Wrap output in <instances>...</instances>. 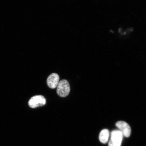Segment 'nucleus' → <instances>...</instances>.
Instances as JSON below:
<instances>
[{
  "instance_id": "obj_1",
  "label": "nucleus",
  "mask_w": 146,
  "mask_h": 146,
  "mask_svg": "<svg viewBox=\"0 0 146 146\" xmlns=\"http://www.w3.org/2000/svg\"><path fill=\"white\" fill-rule=\"evenodd\" d=\"M70 91V86L68 81L63 80L59 82L56 89L58 95L61 97H65L68 95Z\"/></svg>"
},
{
  "instance_id": "obj_2",
  "label": "nucleus",
  "mask_w": 146,
  "mask_h": 146,
  "mask_svg": "<svg viewBox=\"0 0 146 146\" xmlns=\"http://www.w3.org/2000/svg\"><path fill=\"white\" fill-rule=\"evenodd\" d=\"M111 136L108 146H121L124 136L121 131L119 130L113 131Z\"/></svg>"
},
{
  "instance_id": "obj_3",
  "label": "nucleus",
  "mask_w": 146,
  "mask_h": 146,
  "mask_svg": "<svg viewBox=\"0 0 146 146\" xmlns=\"http://www.w3.org/2000/svg\"><path fill=\"white\" fill-rule=\"evenodd\" d=\"M46 103V100L43 96H36L33 97L29 102V106L32 108L42 106Z\"/></svg>"
},
{
  "instance_id": "obj_4",
  "label": "nucleus",
  "mask_w": 146,
  "mask_h": 146,
  "mask_svg": "<svg viewBox=\"0 0 146 146\" xmlns=\"http://www.w3.org/2000/svg\"><path fill=\"white\" fill-rule=\"evenodd\" d=\"M116 125L119 130L123 133V135L126 137L130 136L131 133V129L129 125L125 122L119 121L116 124Z\"/></svg>"
},
{
  "instance_id": "obj_5",
  "label": "nucleus",
  "mask_w": 146,
  "mask_h": 146,
  "mask_svg": "<svg viewBox=\"0 0 146 146\" xmlns=\"http://www.w3.org/2000/svg\"><path fill=\"white\" fill-rule=\"evenodd\" d=\"M59 75L56 73H53L49 76L47 80L48 86L51 89H54L57 87L59 82Z\"/></svg>"
},
{
  "instance_id": "obj_6",
  "label": "nucleus",
  "mask_w": 146,
  "mask_h": 146,
  "mask_svg": "<svg viewBox=\"0 0 146 146\" xmlns=\"http://www.w3.org/2000/svg\"><path fill=\"white\" fill-rule=\"evenodd\" d=\"M109 132L108 129H104L100 133L99 139L102 143L105 144L108 141Z\"/></svg>"
}]
</instances>
